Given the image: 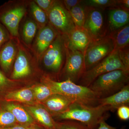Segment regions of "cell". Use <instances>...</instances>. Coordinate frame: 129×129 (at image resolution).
Here are the masks:
<instances>
[{
	"label": "cell",
	"mask_w": 129,
	"mask_h": 129,
	"mask_svg": "<svg viewBox=\"0 0 129 129\" xmlns=\"http://www.w3.org/2000/svg\"><path fill=\"white\" fill-rule=\"evenodd\" d=\"M80 4L84 6L95 8L103 10L108 8L112 9L118 8L117 0H86L81 1Z\"/></svg>",
	"instance_id": "cell-24"
},
{
	"label": "cell",
	"mask_w": 129,
	"mask_h": 129,
	"mask_svg": "<svg viewBox=\"0 0 129 129\" xmlns=\"http://www.w3.org/2000/svg\"><path fill=\"white\" fill-rule=\"evenodd\" d=\"M68 48L81 52L84 55L86 50L92 41L84 27H75L68 34L64 35Z\"/></svg>",
	"instance_id": "cell-14"
},
{
	"label": "cell",
	"mask_w": 129,
	"mask_h": 129,
	"mask_svg": "<svg viewBox=\"0 0 129 129\" xmlns=\"http://www.w3.org/2000/svg\"><path fill=\"white\" fill-rule=\"evenodd\" d=\"M47 16L49 23L61 34H68L75 27L69 12L62 1L55 0Z\"/></svg>",
	"instance_id": "cell-11"
},
{
	"label": "cell",
	"mask_w": 129,
	"mask_h": 129,
	"mask_svg": "<svg viewBox=\"0 0 129 129\" xmlns=\"http://www.w3.org/2000/svg\"><path fill=\"white\" fill-rule=\"evenodd\" d=\"M62 1L64 7L69 11L72 8L80 4L82 1L79 0H63Z\"/></svg>",
	"instance_id": "cell-34"
},
{
	"label": "cell",
	"mask_w": 129,
	"mask_h": 129,
	"mask_svg": "<svg viewBox=\"0 0 129 129\" xmlns=\"http://www.w3.org/2000/svg\"><path fill=\"white\" fill-rule=\"evenodd\" d=\"M96 129H125V127H122L120 129L116 128L108 124L106 122V120H104L101 122Z\"/></svg>",
	"instance_id": "cell-35"
},
{
	"label": "cell",
	"mask_w": 129,
	"mask_h": 129,
	"mask_svg": "<svg viewBox=\"0 0 129 129\" xmlns=\"http://www.w3.org/2000/svg\"><path fill=\"white\" fill-rule=\"evenodd\" d=\"M117 110V115L119 119L124 121L129 120V106H122L118 108Z\"/></svg>",
	"instance_id": "cell-33"
},
{
	"label": "cell",
	"mask_w": 129,
	"mask_h": 129,
	"mask_svg": "<svg viewBox=\"0 0 129 129\" xmlns=\"http://www.w3.org/2000/svg\"><path fill=\"white\" fill-rule=\"evenodd\" d=\"M17 81L8 78L2 71L0 70V90L14 85Z\"/></svg>",
	"instance_id": "cell-30"
},
{
	"label": "cell",
	"mask_w": 129,
	"mask_h": 129,
	"mask_svg": "<svg viewBox=\"0 0 129 129\" xmlns=\"http://www.w3.org/2000/svg\"><path fill=\"white\" fill-rule=\"evenodd\" d=\"M108 34L112 38L114 44V50H120L129 46V24Z\"/></svg>",
	"instance_id": "cell-22"
},
{
	"label": "cell",
	"mask_w": 129,
	"mask_h": 129,
	"mask_svg": "<svg viewBox=\"0 0 129 129\" xmlns=\"http://www.w3.org/2000/svg\"><path fill=\"white\" fill-rule=\"evenodd\" d=\"M98 105L108 106L111 108V111H113L117 110L122 106H129V84L125 86L115 94L99 99Z\"/></svg>",
	"instance_id": "cell-16"
},
{
	"label": "cell",
	"mask_w": 129,
	"mask_h": 129,
	"mask_svg": "<svg viewBox=\"0 0 129 129\" xmlns=\"http://www.w3.org/2000/svg\"><path fill=\"white\" fill-rule=\"evenodd\" d=\"M56 129H89L81 123L74 120H65L63 122H56Z\"/></svg>",
	"instance_id": "cell-28"
},
{
	"label": "cell",
	"mask_w": 129,
	"mask_h": 129,
	"mask_svg": "<svg viewBox=\"0 0 129 129\" xmlns=\"http://www.w3.org/2000/svg\"><path fill=\"white\" fill-rule=\"evenodd\" d=\"M3 108L11 112L18 124L27 126L35 123V121L29 113L19 104L9 103L4 104Z\"/></svg>",
	"instance_id": "cell-20"
},
{
	"label": "cell",
	"mask_w": 129,
	"mask_h": 129,
	"mask_svg": "<svg viewBox=\"0 0 129 129\" xmlns=\"http://www.w3.org/2000/svg\"><path fill=\"white\" fill-rule=\"evenodd\" d=\"M69 12L75 27H83L85 19L84 7L80 3Z\"/></svg>",
	"instance_id": "cell-26"
},
{
	"label": "cell",
	"mask_w": 129,
	"mask_h": 129,
	"mask_svg": "<svg viewBox=\"0 0 129 129\" xmlns=\"http://www.w3.org/2000/svg\"><path fill=\"white\" fill-rule=\"evenodd\" d=\"M37 6L47 14L55 2V0H33Z\"/></svg>",
	"instance_id": "cell-32"
},
{
	"label": "cell",
	"mask_w": 129,
	"mask_h": 129,
	"mask_svg": "<svg viewBox=\"0 0 129 129\" xmlns=\"http://www.w3.org/2000/svg\"><path fill=\"white\" fill-rule=\"evenodd\" d=\"M39 29V26L32 18L28 11L22 19L19 26V38L20 41L31 49V46Z\"/></svg>",
	"instance_id": "cell-15"
},
{
	"label": "cell",
	"mask_w": 129,
	"mask_h": 129,
	"mask_svg": "<svg viewBox=\"0 0 129 129\" xmlns=\"http://www.w3.org/2000/svg\"><path fill=\"white\" fill-rule=\"evenodd\" d=\"M12 37L7 29L0 23V49Z\"/></svg>",
	"instance_id": "cell-31"
},
{
	"label": "cell",
	"mask_w": 129,
	"mask_h": 129,
	"mask_svg": "<svg viewBox=\"0 0 129 129\" xmlns=\"http://www.w3.org/2000/svg\"><path fill=\"white\" fill-rule=\"evenodd\" d=\"M5 99L8 102H18L28 105H32L35 100L33 90L29 88L8 92L5 95Z\"/></svg>",
	"instance_id": "cell-21"
},
{
	"label": "cell",
	"mask_w": 129,
	"mask_h": 129,
	"mask_svg": "<svg viewBox=\"0 0 129 129\" xmlns=\"http://www.w3.org/2000/svg\"><path fill=\"white\" fill-rule=\"evenodd\" d=\"M108 106H88L73 103L67 110L56 115L58 120H71L77 121L84 124L89 129H96L103 120L109 117Z\"/></svg>",
	"instance_id": "cell-1"
},
{
	"label": "cell",
	"mask_w": 129,
	"mask_h": 129,
	"mask_svg": "<svg viewBox=\"0 0 129 129\" xmlns=\"http://www.w3.org/2000/svg\"><path fill=\"white\" fill-rule=\"evenodd\" d=\"M27 129H46L41 125H38L37 124H33L27 126Z\"/></svg>",
	"instance_id": "cell-37"
},
{
	"label": "cell",
	"mask_w": 129,
	"mask_h": 129,
	"mask_svg": "<svg viewBox=\"0 0 129 129\" xmlns=\"http://www.w3.org/2000/svg\"><path fill=\"white\" fill-rule=\"evenodd\" d=\"M41 81L48 86L54 94L63 95L73 103L89 106L98 105L99 96L89 87L79 85L69 80L56 81L45 76H42Z\"/></svg>",
	"instance_id": "cell-2"
},
{
	"label": "cell",
	"mask_w": 129,
	"mask_h": 129,
	"mask_svg": "<svg viewBox=\"0 0 129 129\" xmlns=\"http://www.w3.org/2000/svg\"><path fill=\"white\" fill-rule=\"evenodd\" d=\"M114 50V42L109 34L101 39L92 41L84 55L85 71L94 67Z\"/></svg>",
	"instance_id": "cell-8"
},
{
	"label": "cell",
	"mask_w": 129,
	"mask_h": 129,
	"mask_svg": "<svg viewBox=\"0 0 129 129\" xmlns=\"http://www.w3.org/2000/svg\"><path fill=\"white\" fill-rule=\"evenodd\" d=\"M18 124L11 112L0 109V128H7Z\"/></svg>",
	"instance_id": "cell-27"
},
{
	"label": "cell",
	"mask_w": 129,
	"mask_h": 129,
	"mask_svg": "<svg viewBox=\"0 0 129 129\" xmlns=\"http://www.w3.org/2000/svg\"><path fill=\"white\" fill-rule=\"evenodd\" d=\"M27 126L17 124L12 127L0 128V129H27Z\"/></svg>",
	"instance_id": "cell-36"
},
{
	"label": "cell",
	"mask_w": 129,
	"mask_h": 129,
	"mask_svg": "<svg viewBox=\"0 0 129 129\" xmlns=\"http://www.w3.org/2000/svg\"><path fill=\"white\" fill-rule=\"evenodd\" d=\"M129 74L122 70H116L100 75L88 87L101 98L111 95L128 84Z\"/></svg>",
	"instance_id": "cell-5"
},
{
	"label": "cell",
	"mask_w": 129,
	"mask_h": 129,
	"mask_svg": "<svg viewBox=\"0 0 129 129\" xmlns=\"http://www.w3.org/2000/svg\"><path fill=\"white\" fill-rule=\"evenodd\" d=\"M33 88L34 98L37 102H42L55 94L48 86L44 83L34 86Z\"/></svg>",
	"instance_id": "cell-25"
},
{
	"label": "cell",
	"mask_w": 129,
	"mask_h": 129,
	"mask_svg": "<svg viewBox=\"0 0 129 129\" xmlns=\"http://www.w3.org/2000/svg\"><path fill=\"white\" fill-rule=\"evenodd\" d=\"M84 6L85 19L83 27L88 32L92 41L101 39L107 35L108 28L105 21L103 10Z\"/></svg>",
	"instance_id": "cell-9"
},
{
	"label": "cell",
	"mask_w": 129,
	"mask_h": 129,
	"mask_svg": "<svg viewBox=\"0 0 129 129\" xmlns=\"http://www.w3.org/2000/svg\"><path fill=\"white\" fill-rule=\"evenodd\" d=\"M28 11L39 29L44 27L49 23L47 14L40 8L33 0H30Z\"/></svg>",
	"instance_id": "cell-23"
},
{
	"label": "cell",
	"mask_w": 129,
	"mask_h": 129,
	"mask_svg": "<svg viewBox=\"0 0 129 129\" xmlns=\"http://www.w3.org/2000/svg\"><path fill=\"white\" fill-rule=\"evenodd\" d=\"M24 107L40 125L46 129H56V122L46 108L31 105H25Z\"/></svg>",
	"instance_id": "cell-18"
},
{
	"label": "cell",
	"mask_w": 129,
	"mask_h": 129,
	"mask_svg": "<svg viewBox=\"0 0 129 129\" xmlns=\"http://www.w3.org/2000/svg\"><path fill=\"white\" fill-rule=\"evenodd\" d=\"M67 45L64 35L59 34L50 46L37 60L45 72L42 76L55 80L60 76L65 63Z\"/></svg>",
	"instance_id": "cell-3"
},
{
	"label": "cell",
	"mask_w": 129,
	"mask_h": 129,
	"mask_svg": "<svg viewBox=\"0 0 129 129\" xmlns=\"http://www.w3.org/2000/svg\"><path fill=\"white\" fill-rule=\"evenodd\" d=\"M73 103L67 97L55 94L42 102V103L52 117H55L66 111Z\"/></svg>",
	"instance_id": "cell-17"
},
{
	"label": "cell",
	"mask_w": 129,
	"mask_h": 129,
	"mask_svg": "<svg viewBox=\"0 0 129 129\" xmlns=\"http://www.w3.org/2000/svg\"><path fill=\"white\" fill-rule=\"evenodd\" d=\"M108 16L109 34L129 24V11L126 9L119 8L110 9Z\"/></svg>",
	"instance_id": "cell-19"
},
{
	"label": "cell",
	"mask_w": 129,
	"mask_h": 129,
	"mask_svg": "<svg viewBox=\"0 0 129 129\" xmlns=\"http://www.w3.org/2000/svg\"><path fill=\"white\" fill-rule=\"evenodd\" d=\"M129 46L118 50L119 56L124 68L125 72L129 74Z\"/></svg>",
	"instance_id": "cell-29"
},
{
	"label": "cell",
	"mask_w": 129,
	"mask_h": 129,
	"mask_svg": "<svg viewBox=\"0 0 129 129\" xmlns=\"http://www.w3.org/2000/svg\"><path fill=\"white\" fill-rule=\"evenodd\" d=\"M29 2L30 0H12L0 6V23L6 27L12 37L19 38V26L27 14Z\"/></svg>",
	"instance_id": "cell-4"
},
{
	"label": "cell",
	"mask_w": 129,
	"mask_h": 129,
	"mask_svg": "<svg viewBox=\"0 0 129 129\" xmlns=\"http://www.w3.org/2000/svg\"><path fill=\"white\" fill-rule=\"evenodd\" d=\"M85 71L84 54L70 50L67 46L66 61L60 75L63 77V81L69 80L77 84Z\"/></svg>",
	"instance_id": "cell-10"
},
{
	"label": "cell",
	"mask_w": 129,
	"mask_h": 129,
	"mask_svg": "<svg viewBox=\"0 0 129 129\" xmlns=\"http://www.w3.org/2000/svg\"><path fill=\"white\" fill-rule=\"evenodd\" d=\"M116 70H122L125 72L124 67L119 58L118 51L114 50L94 67L85 71L77 84L88 87L100 75Z\"/></svg>",
	"instance_id": "cell-7"
},
{
	"label": "cell",
	"mask_w": 129,
	"mask_h": 129,
	"mask_svg": "<svg viewBox=\"0 0 129 129\" xmlns=\"http://www.w3.org/2000/svg\"><path fill=\"white\" fill-rule=\"evenodd\" d=\"M20 40L12 37L0 49V67L5 75H11L17 55Z\"/></svg>",
	"instance_id": "cell-13"
},
{
	"label": "cell",
	"mask_w": 129,
	"mask_h": 129,
	"mask_svg": "<svg viewBox=\"0 0 129 129\" xmlns=\"http://www.w3.org/2000/svg\"><path fill=\"white\" fill-rule=\"evenodd\" d=\"M38 66L37 58L32 51L20 41L17 55L10 79L18 81L31 78L34 75Z\"/></svg>",
	"instance_id": "cell-6"
},
{
	"label": "cell",
	"mask_w": 129,
	"mask_h": 129,
	"mask_svg": "<svg viewBox=\"0 0 129 129\" xmlns=\"http://www.w3.org/2000/svg\"><path fill=\"white\" fill-rule=\"evenodd\" d=\"M59 34L49 23L39 29L30 49L37 60L47 50Z\"/></svg>",
	"instance_id": "cell-12"
}]
</instances>
